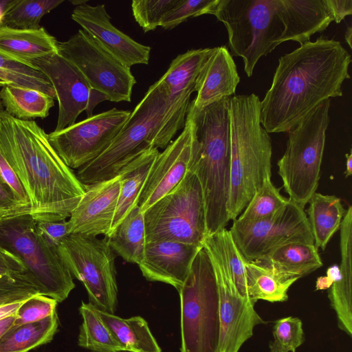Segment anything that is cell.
I'll use <instances>...</instances> for the list:
<instances>
[{
  "instance_id": "cell-20",
  "label": "cell",
  "mask_w": 352,
  "mask_h": 352,
  "mask_svg": "<svg viewBox=\"0 0 352 352\" xmlns=\"http://www.w3.org/2000/svg\"><path fill=\"white\" fill-rule=\"evenodd\" d=\"M202 248L173 241L147 242L138 266L147 280L170 285L179 292Z\"/></svg>"
},
{
  "instance_id": "cell-52",
  "label": "cell",
  "mask_w": 352,
  "mask_h": 352,
  "mask_svg": "<svg viewBox=\"0 0 352 352\" xmlns=\"http://www.w3.org/2000/svg\"><path fill=\"white\" fill-rule=\"evenodd\" d=\"M3 20V1H0V25H2Z\"/></svg>"
},
{
  "instance_id": "cell-53",
  "label": "cell",
  "mask_w": 352,
  "mask_h": 352,
  "mask_svg": "<svg viewBox=\"0 0 352 352\" xmlns=\"http://www.w3.org/2000/svg\"><path fill=\"white\" fill-rule=\"evenodd\" d=\"M2 87L1 85H0V87ZM4 111V109H3V104L1 103V100L0 99V111Z\"/></svg>"
},
{
  "instance_id": "cell-40",
  "label": "cell",
  "mask_w": 352,
  "mask_h": 352,
  "mask_svg": "<svg viewBox=\"0 0 352 352\" xmlns=\"http://www.w3.org/2000/svg\"><path fill=\"white\" fill-rule=\"evenodd\" d=\"M58 303L54 298L41 294L28 298L16 311L13 327L38 322L53 315Z\"/></svg>"
},
{
  "instance_id": "cell-28",
  "label": "cell",
  "mask_w": 352,
  "mask_h": 352,
  "mask_svg": "<svg viewBox=\"0 0 352 352\" xmlns=\"http://www.w3.org/2000/svg\"><path fill=\"white\" fill-rule=\"evenodd\" d=\"M95 312L109 329L123 351L162 352L147 322L141 316L122 318L98 310Z\"/></svg>"
},
{
  "instance_id": "cell-32",
  "label": "cell",
  "mask_w": 352,
  "mask_h": 352,
  "mask_svg": "<svg viewBox=\"0 0 352 352\" xmlns=\"http://www.w3.org/2000/svg\"><path fill=\"white\" fill-rule=\"evenodd\" d=\"M57 313L38 322L10 329L0 339V352H29L50 342L58 331Z\"/></svg>"
},
{
  "instance_id": "cell-23",
  "label": "cell",
  "mask_w": 352,
  "mask_h": 352,
  "mask_svg": "<svg viewBox=\"0 0 352 352\" xmlns=\"http://www.w3.org/2000/svg\"><path fill=\"white\" fill-rule=\"evenodd\" d=\"M341 262L337 279L329 287L328 297L335 310L338 327L352 335V208L349 207L340 227Z\"/></svg>"
},
{
  "instance_id": "cell-30",
  "label": "cell",
  "mask_w": 352,
  "mask_h": 352,
  "mask_svg": "<svg viewBox=\"0 0 352 352\" xmlns=\"http://www.w3.org/2000/svg\"><path fill=\"white\" fill-rule=\"evenodd\" d=\"M107 238L113 251L125 261L140 264L146 243L144 215L140 206L131 209Z\"/></svg>"
},
{
  "instance_id": "cell-37",
  "label": "cell",
  "mask_w": 352,
  "mask_h": 352,
  "mask_svg": "<svg viewBox=\"0 0 352 352\" xmlns=\"http://www.w3.org/2000/svg\"><path fill=\"white\" fill-rule=\"evenodd\" d=\"M270 352H296L305 341L302 323L298 318H282L275 322Z\"/></svg>"
},
{
  "instance_id": "cell-41",
  "label": "cell",
  "mask_w": 352,
  "mask_h": 352,
  "mask_svg": "<svg viewBox=\"0 0 352 352\" xmlns=\"http://www.w3.org/2000/svg\"><path fill=\"white\" fill-rule=\"evenodd\" d=\"M39 294L25 273L0 277V305L25 300Z\"/></svg>"
},
{
  "instance_id": "cell-34",
  "label": "cell",
  "mask_w": 352,
  "mask_h": 352,
  "mask_svg": "<svg viewBox=\"0 0 352 352\" xmlns=\"http://www.w3.org/2000/svg\"><path fill=\"white\" fill-rule=\"evenodd\" d=\"M79 312L82 318L78 338L79 346L94 352L123 351L90 303L82 302Z\"/></svg>"
},
{
  "instance_id": "cell-36",
  "label": "cell",
  "mask_w": 352,
  "mask_h": 352,
  "mask_svg": "<svg viewBox=\"0 0 352 352\" xmlns=\"http://www.w3.org/2000/svg\"><path fill=\"white\" fill-rule=\"evenodd\" d=\"M212 236L228 266L237 289L243 296L248 298L245 261L236 248L230 231L223 228Z\"/></svg>"
},
{
  "instance_id": "cell-9",
  "label": "cell",
  "mask_w": 352,
  "mask_h": 352,
  "mask_svg": "<svg viewBox=\"0 0 352 352\" xmlns=\"http://www.w3.org/2000/svg\"><path fill=\"white\" fill-rule=\"evenodd\" d=\"M330 103L331 99L323 101L288 132L285 151L277 163L288 198L303 208L318 186Z\"/></svg>"
},
{
  "instance_id": "cell-27",
  "label": "cell",
  "mask_w": 352,
  "mask_h": 352,
  "mask_svg": "<svg viewBox=\"0 0 352 352\" xmlns=\"http://www.w3.org/2000/svg\"><path fill=\"white\" fill-rule=\"evenodd\" d=\"M308 204L306 214L314 244L318 250H324L331 237L340 229L347 209L338 197L316 192Z\"/></svg>"
},
{
  "instance_id": "cell-3",
  "label": "cell",
  "mask_w": 352,
  "mask_h": 352,
  "mask_svg": "<svg viewBox=\"0 0 352 352\" xmlns=\"http://www.w3.org/2000/svg\"><path fill=\"white\" fill-rule=\"evenodd\" d=\"M261 101L254 94L230 98L229 220L243 212L265 180L272 176V142L261 123Z\"/></svg>"
},
{
  "instance_id": "cell-2",
  "label": "cell",
  "mask_w": 352,
  "mask_h": 352,
  "mask_svg": "<svg viewBox=\"0 0 352 352\" xmlns=\"http://www.w3.org/2000/svg\"><path fill=\"white\" fill-rule=\"evenodd\" d=\"M0 153L22 183L30 200V213L37 221L70 217L85 187L35 121L0 111Z\"/></svg>"
},
{
  "instance_id": "cell-22",
  "label": "cell",
  "mask_w": 352,
  "mask_h": 352,
  "mask_svg": "<svg viewBox=\"0 0 352 352\" xmlns=\"http://www.w3.org/2000/svg\"><path fill=\"white\" fill-rule=\"evenodd\" d=\"M57 53L58 41L43 27L24 30L0 25V56L6 59L32 68L33 61Z\"/></svg>"
},
{
  "instance_id": "cell-19",
  "label": "cell",
  "mask_w": 352,
  "mask_h": 352,
  "mask_svg": "<svg viewBox=\"0 0 352 352\" xmlns=\"http://www.w3.org/2000/svg\"><path fill=\"white\" fill-rule=\"evenodd\" d=\"M85 191L72 211L69 234L109 235L120 192V175L84 186Z\"/></svg>"
},
{
  "instance_id": "cell-49",
  "label": "cell",
  "mask_w": 352,
  "mask_h": 352,
  "mask_svg": "<svg viewBox=\"0 0 352 352\" xmlns=\"http://www.w3.org/2000/svg\"><path fill=\"white\" fill-rule=\"evenodd\" d=\"M16 318V314H14L0 320V339L13 327Z\"/></svg>"
},
{
  "instance_id": "cell-51",
  "label": "cell",
  "mask_w": 352,
  "mask_h": 352,
  "mask_svg": "<svg viewBox=\"0 0 352 352\" xmlns=\"http://www.w3.org/2000/svg\"><path fill=\"white\" fill-rule=\"evenodd\" d=\"M345 41L349 45V47L351 48V40H352V28L351 26H349L346 30L344 34Z\"/></svg>"
},
{
  "instance_id": "cell-17",
  "label": "cell",
  "mask_w": 352,
  "mask_h": 352,
  "mask_svg": "<svg viewBox=\"0 0 352 352\" xmlns=\"http://www.w3.org/2000/svg\"><path fill=\"white\" fill-rule=\"evenodd\" d=\"M197 153L195 122L187 114L182 133L158 154L151 167L138 201L143 212L173 190L189 171L195 169Z\"/></svg>"
},
{
  "instance_id": "cell-16",
  "label": "cell",
  "mask_w": 352,
  "mask_h": 352,
  "mask_svg": "<svg viewBox=\"0 0 352 352\" xmlns=\"http://www.w3.org/2000/svg\"><path fill=\"white\" fill-rule=\"evenodd\" d=\"M32 68L41 72L52 84L58 103L57 123L54 131L63 130L74 123L86 111L87 118L93 116L94 108L107 100L94 90L81 72L59 53L37 59Z\"/></svg>"
},
{
  "instance_id": "cell-25",
  "label": "cell",
  "mask_w": 352,
  "mask_h": 352,
  "mask_svg": "<svg viewBox=\"0 0 352 352\" xmlns=\"http://www.w3.org/2000/svg\"><path fill=\"white\" fill-rule=\"evenodd\" d=\"M159 153L158 148L151 147L123 167L119 173L120 192L111 231L107 236L131 209L138 205L140 194Z\"/></svg>"
},
{
  "instance_id": "cell-1",
  "label": "cell",
  "mask_w": 352,
  "mask_h": 352,
  "mask_svg": "<svg viewBox=\"0 0 352 352\" xmlns=\"http://www.w3.org/2000/svg\"><path fill=\"white\" fill-rule=\"evenodd\" d=\"M351 55L321 36L281 56L261 101V123L270 133L289 132L323 101L342 96Z\"/></svg>"
},
{
  "instance_id": "cell-45",
  "label": "cell",
  "mask_w": 352,
  "mask_h": 352,
  "mask_svg": "<svg viewBox=\"0 0 352 352\" xmlns=\"http://www.w3.org/2000/svg\"><path fill=\"white\" fill-rule=\"evenodd\" d=\"M333 21L340 23L352 14V0H324Z\"/></svg>"
},
{
  "instance_id": "cell-5",
  "label": "cell",
  "mask_w": 352,
  "mask_h": 352,
  "mask_svg": "<svg viewBox=\"0 0 352 352\" xmlns=\"http://www.w3.org/2000/svg\"><path fill=\"white\" fill-rule=\"evenodd\" d=\"M0 250L21 262L39 294L62 302L75 288L58 246L44 237L30 212L0 217Z\"/></svg>"
},
{
  "instance_id": "cell-35",
  "label": "cell",
  "mask_w": 352,
  "mask_h": 352,
  "mask_svg": "<svg viewBox=\"0 0 352 352\" xmlns=\"http://www.w3.org/2000/svg\"><path fill=\"white\" fill-rule=\"evenodd\" d=\"M289 200L280 194L271 178H267L236 219L252 222L269 218L280 210Z\"/></svg>"
},
{
  "instance_id": "cell-48",
  "label": "cell",
  "mask_w": 352,
  "mask_h": 352,
  "mask_svg": "<svg viewBox=\"0 0 352 352\" xmlns=\"http://www.w3.org/2000/svg\"><path fill=\"white\" fill-rule=\"evenodd\" d=\"M25 300L0 305V320L16 314Z\"/></svg>"
},
{
  "instance_id": "cell-10",
  "label": "cell",
  "mask_w": 352,
  "mask_h": 352,
  "mask_svg": "<svg viewBox=\"0 0 352 352\" xmlns=\"http://www.w3.org/2000/svg\"><path fill=\"white\" fill-rule=\"evenodd\" d=\"M143 215L146 243L173 241L203 247L207 237L205 206L195 170Z\"/></svg>"
},
{
  "instance_id": "cell-38",
  "label": "cell",
  "mask_w": 352,
  "mask_h": 352,
  "mask_svg": "<svg viewBox=\"0 0 352 352\" xmlns=\"http://www.w3.org/2000/svg\"><path fill=\"white\" fill-rule=\"evenodd\" d=\"M179 1L135 0L131 3L133 16L144 32L154 30Z\"/></svg>"
},
{
  "instance_id": "cell-8",
  "label": "cell",
  "mask_w": 352,
  "mask_h": 352,
  "mask_svg": "<svg viewBox=\"0 0 352 352\" xmlns=\"http://www.w3.org/2000/svg\"><path fill=\"white\" fill-rule=\"evenodd\" d=\"M181 352H220L221 320L217 280L204 247L197 254L178 292Z\"/></svg>"
},
{
  "instance_id": "cell-42",
  "label": "cell",
  "mask_w": 352,
  "mask_h": 352,
  "mask_svg": "<svg viewBox=\"0 0 352 352\" xmlns=\"http://www.w3.org/2000/svg\"><path fill=\"white\" fill-rule=\"evenodd\" d=\"M30 212V207L23 204L0 176V217Z\"/></svg>"
},
{
  "instance_id": "cell-24",
  "label": "cell",
  "mask_w": 352,
  "mask_h": 352,
  "mask_svg": "<svg viewBox=\"0 0 352 352\" xmlns=\"http://www.w3.org/2000/svg\"><path fill=\"white\" fill-rule=\"evenodd\" d=\"M286 21V41L300 45L322 32L333 21L324 0H283Z\"/></svg>"
},
{
  "instance_id": "cell-31",
  "label": "cell",
  "mask_w": 352,
  "mask_h": 352,
  "mask_svg": "<svg viewBox=\"0 0 352 352\" xmlns=\"http://www.w3.org/2000/svg\"><path fill=\"white\" fill-rule=\"evenodd\" d=\"M4 111L22 120L45 118L54 106V98L41 91L11 84L0 87Z\"/></svg>"
},
{
  "instance_id": "cell-50",
  "label": "cell",
  "mask_w": 352,
  "mask_h": 352,
  "mask_svg": "<svg viewBox=\"0 0 352 352\" xmlns=\"http://www.w3.org/2000/svg\"><path fill=\"white\" fill-rule=\"evenodd\" d=\"M346 171L344 172L346 177L352 175V152L346 154Z\"/></svg>"
},
{
  "instance_id": "cell-29",
  "label": "cell",
  "mask_w": 352,
  "mask_h": 352,
  "mask_svg": "<svg viewBox=\"0 0 352 352\" xmlns=\"http://www.w3.org/2000/svg\"><path fill=\"white\" fill-rule=\"evenodd\" d=\"M258 260L280 273L298 279L322 266L315 245L301 242L280 246Z\"/></svg>"
},
{
  "instance_id": "cell-54",
  "label": "cell",
  "mask_w": 352,
  "mask_h": 352,
  "mask_svg": "<svg viewBox=\"0 0 352 352\" xmlns=\"http://www.w3.org/2000/svg\"><path fill=\"white\" fill-rule=\"evenodd\" d=\"M6 83H5L4 82H3V81H1V80H0V85L3 86V85H6Z\"/></svg>"
},
{
  "instance_id": "cell-15",
  "label": "cell",
  "mask_w": 352,
  "mask_h": 352,
  "mask_svg": "<svg viewBox=\"0 0 352 352\" xmlns=\"http://www.w3.org/2000/svg\"><path fill=\"white\" fill-rule=\"evenodd\" d=\"M130 114L129 110L113 108L59 131H52L48 134V140L69 168L78 169L106 150Z\"/></svg>"
},
{
  "instance_id": "cell-7",
  "label": "cell",
  "mask_w": 352,
  "mask_h": 352,
  "mask_svg": "<svg viewBox=\"0 0 352 352\" xmlns=\"http://www.w3.org/2000/svg\"><path fill=\"white\" fill-rule=\"evenodd\" d=\"M166 109V94L157 80L149 87L106 150L78 169L76 175L83 186L118 176L130 162L154 147Z\"/></svg>"
},
{
  "instance_id": "cell-11",
  "label": "cell",
  "mask_w": 352,
  "mask_h": 352,
  "mask_svg": "<svg viewBox=\"0 0 352 352\" xmlns=\"http://www.w3.org/2000/svg\"><path fill=\"white\" fill-rule=\"evenodd\" d=\"M71 274L84 285L89 303L114 314L118 306L116 256L107 238L70 234L58 245Z\"/></svg>"
},
{
  "instance_id": "cell-4",
  "label": "cell",
  "mask_w": 352,
  "mask_h": 352,
  "mask_svg": "<svg viewBox=\"0 0 352 352\" xmlns=\"http://www.w3.org/2000/svg\"><path fill=\"white\" fill-rule=\"evenodd\" d=\"M231 98V97H230ZM226 98L197 111H188L198 141L195 173L205 206L207 236L226 228L230 189V139L229 102Z\"/></svg>"
},
{
  "instance_id": "cell-18",
  "label": "cell",
  "mask_w": 352,
  "mask_h": 352,
  "mask_svg": "<svg viewBox=\"0 0 352 352\" xmlns=\"http://www.w3.org/2000/svg\"><path fill=\"white\" fill-rule=\"evenodd\" d=\"M71 17L82 29L126 67L149 62L151 47L138 43L111 22L104 4L76 6Z\"/></svg>"
},
{
  "instance_id": "cell-14",
  "label": "cell",
  "mask_w": 352,
  "mask_h": 352,
  "mask_svg": "<svg viewBox=\"0 0 352 352\" xmlns=\"http://www.w3.org/2000/svg\"><path fill=\"white\" fill-rule=\"evenodd\" d=\"M203 247L215 274L221 320L220 352H238L253 336L255 326L266 323L254 309V303L237 289L228 266L213 236H208Z\"/></svg>"
},
{
  "instance_id": "cell-39",
  "label": "cell",
  "mask_w": 352,
  "mask_h": 352,
  "mask_svg": "<svg viewBox=\"0 0 352 352\" xmlns=\"http://www.w3.org/2000/svg\"><path fill=\"white\" fill-rule=\"evenodd\" d=\"M219 0H179L166 14L161 26L172 30L185 21L204 14H212Z\"/></svg>"
},
{
  "instance_id": "cell-12",
  "label": "cell",
  "mask_w": 352,
  "mask_h": 352,
  "mask_svg": "<svg viewBox=\"0 0 352 352\" xmlns=\"http://www.w3.org/2000/svg\"><path fill=\"white\" fill-rule=\"evenodd\" d=\"M58 53L72 63L94 90L111 102H131L136 80L126 67L82 29L58 41Z\"/></svg>"
},
{
  "instance_id": "cell-21",
  "label": "cell",
  "mask_w": 352,
  "mask_h": 352,
  "mask_svg": "<svg viewBox=\"0 0 352 352\" xmlns=\"http://www.w3.org/2000/svg\"><path fill=\"white\" fill-rule=\"evenodd\" d=\"M240 81L236 64L228 47H213L197 78L196 98L188 111H199L208 106L230 98Z\"/></svg>"
},
{
  "instance_id": "cell-44",
  "label": "cell",
  "mask_w": 352,
  "mask_h": 352,
  "mask_svg": "<svg viewBox=\"0 0 352 352\" xmlns=\"http://www.w3.org/2000/svg\"><path fill=\"white\" fill-rule=\"evenodd\" d=\"M37 226L46 239L58 246L64 238L70 234L68 221L66 219L58 221H37Z\"/></svg>"
},
{
  "instance_id": "cell-26",
  "label": "cell",
  "mask_w": 352,
  "mask_h": 352,
  "mask_svg": "<svg viewBox=\"0 0 352 352\" xmlns=\"http://www.w3.org/2000/svg\"><path fill=\"white\" fill-rule=\"evenodd\" d=\"M244 265L248 296L254 304L258 300L270 302L287 300L289 288L298 280L258 260L245 261Z\"/></svg>"
},
{
  "instance_id": "cell-13",
  "label": "cell",
  "mask_w": 352,
  "mask_h": 352,
  "mask_svg": "<svg viewBox=\"0 0 352 352\" xmlns=\"http://www.w3.org/2000/svg\"><path fill=\"white\" fill-rule=\"evenodd\" d=\"M229 231L241 255L247 262L258 260L289 243L314 244L305 208L290 199L280 210L269 218L252 222L234 219Z\"/></svg>"
},
{
  "instance_id": "cell-33",
  "label": "cell",
  "mask_w": 352,
  "mask_h": 352,
  "mask_svg": "<svg viewBox=\"0 0 352 352\" xmlns=\"http://www.w3.org/2000/svg\"><path fill=\"white\" fill-rule=\"evenodd\" d=\"M64 0L3 1L2 25L12 28L33 30L41 28L42 18Z\"/></svg>"
},
{
  "instance_id": "cell-43",
  "label": "cell",
  "mask_w": 352,
  "mask_h": 352,
  "mask_svg": "<svg viewBox=\"0 0 352 352\" xmlns=\"http://www.w3.org/2000/svg\"><path fill=\"white\" fill-rule=\"evenodd\" d=\"M0 176L10 186L17 197L30 207L28 194L19 178L0 153Z\"/></svg>"
},
{
  "instance_id": "cell-47",
  "label": "cell",
  "mask_w": 352,
  "mask_h": 352,
  "mask_svg": "<svg viewBox=\"0 0 352 352\" xmlns=\"http://www.w3.org/2000/svg\"><path fill=\"white\" fill-rule=\"evenodd\" d=\"M339 274V266L334 265L328 268L327 276L319 277L316 281V289H326L329 288L337 279Z\"/></svg>"
},
{
  "instance_id": "cell-6",
  "label": "cell",
  "mask_w": 352,
  "mask_h": 352,
  "mask_svg": "<svg viewBox=\"0 0 352 352\" xmlns=\"http://www.w3.org/2000/svg\"><path fill=\"white\" fill-rule=\"evenodd\" d=\"M212 14L225 25L230 54L242 58L248 77L262 56L286 41L283 0H219Z\"/></svg>"
},
{
  "instance_id": "cell-46",
  "label": "cell",
  "mask_w": 352,
  "mask_h": 352,
  "mask_svg": "<svg viewBox=\"0 0 352 352\" xmlns=\"http://www.w3.org/2000/svg\"><path fill=\"white\" fill-rule=\"evenodd\" d=\"M21 262L12 255L0 250V277L4 275L25 273Z\"/></svg>"
}]
</instances>
